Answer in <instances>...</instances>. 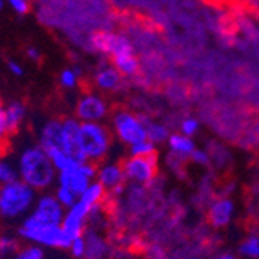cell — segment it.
<instances>
[{
  "label": "cell",
  "instance_id": "cell-21",
  "mask_svg": "<svg viewBox=\"0 0 259 259\" xmlns=\"http://www.w3.org/2000/svg\"><path fill=\"white\" fill-rule=\"evenodd\" d=\"M147 123V139L151 141L154 145H160V144H167L168 138H170V132L167 125L151 120V119H145Z\"/></svg>",
  "mask_w": 259,
  "mask_h": 259
},
{
  "label": "cell",
  "instance_id": "cell-11",
  "mask_svg": "<svg viewBox=\"0 0 259 259\" xmlns=\"http://www.w3.org/2000/svg\"><path fill=\"white\" fill-rule=\"evenodd\" d=\"M93 207H90L87 202L79 199L73 207L67 208L62 221V229L67 233V236L73 241L74 238H79L85 233L88 229V218Z\"/></svg>",
  "mask_w": 259,
  "mask_h": 259
},
{
  "label": "cell",
  "instance_id": "cell-15",
  "mask_svg": "<svg viewBox=\"0 0 259 259\" xmlns=\"http://www.w3.org/2000/svg\"><path fill=\"white\" fill-rule=\"evenodd\" d=\"M83 239L87 244L85 259H110L113 256L111 244L104 236L102 230L88 227L83 233Z\"/></svg>",
  "mask_w": 259,
  "mask_h": 259
},
{
  "label": "cell",
  "instance_id": "cell-37",
  "mask_svg": "<svg viewBox=\"0 0 259 259\" xmlns=\"http://www.w3.org/2000/svg\"><path fill=\"white\" fill-rule=\"evenodd\" d=\"M5 0H0V13H2V10H4V7H5Z\"/></svg>",
  "mask_w": 259,
  "mask_h": 259
},
{
  "label": "cell",
  "instance_id": "cell-6",
  "mask_svg": "<svg viewBox=\"0 0 259 259\" xmlns=\"http://www.w3.org/2000/svg\"><path fill=\"white\" fill-rule=\"evenodd\" d=\"M97 175V164L88 160H80L73 167L59 171L56 185H62L65 188L71 190L77 198L87 191V188L96 181Z\"/></svg>",
  "mask_w": 259,
  "mask_h": 259
},
{
  "label": "cell",
  "instance_id": "cell-17",
  "mask_svg": "<svg viewBox=\"0 0 259 259\" xmlns=\"http://www.w3.org/2000/svg\"><path fill=\"white\" fill-rule=\"evenodd\" d=\"M45 151L60 148L62 142V119L53 117L44 122V125L39 128L37 141H36Z\"/></svg>",
  "mask_w": 259,
  "mask_h": 259
},
{
  "label": "cell",
  "instance_id": "cell-14",
  "mask_svg": "<svg viewBox=\"0 0 259 259\" xmlns=\"http://www.w3.org/2000/svg\"><path fill=\"white\" fill-rule=\"evenodd\" d=\"M91 80L99 93H114L122 87L123 77L111 63H102L94 70Z\"/></svg>",
  "mask_w": 259,
  "mask_h": 259
},
{
  "label": "cell",
  "instance_id": "cell-7",
  "mask_svg": "<svg viewBox=\"0 0 259 259\" xmlns=\"http://www.w3.org/2000/svg\"><path fill=\"white\" fill-rule=\"evenodd\" d=\"M110 113V104L99 91L82 93L74 105V117L79 122H105Z\"/></svg>",
  "mask_w": 259,
  "mask_h": 259
},
{
  "label": "cell",
  "instance_id": "cell-22",
  "mask_svg": "<svg viewBox=\"0 0 259 259\" xmlns=\"http://www.w3.org/2000/svg\"><path fill=\"white\" fill-rule=\"evenodd\" d=\"M107 198H108V194H107L105 188H104L99 182H97V181H94V182L87 188V191L82 194V196H80L79 199H82L83 202H87L90 207H96V205L105 204Z\"/></svg>",
  "mask_w": 259,
  "mask_h": 259
},
{
  "label": "cell",
  "instance_id": "cell-34",
  "mask_svg": "<svg viewBox=\"0 0 259 259\" xmlns=\"http://www.w3.org/2000/svg\"><path fill=\"white\" fill-rule=\"evenodd\" d=\"M8 71L16 76V77H22L25 74V70L22 67V63L17 60H8Z\"/></svg>",
  "mask_w": 259,
  "mask_h": 259
},
{
  "label": "cell",
  "instance_id": "cell-35",
  "mask_svg": "<svg viewBox=\"0 0 259 259\" xmlns=\"http://www.w3.org/2000/svg\"><path fill=\"white\" fill-rule=\"evenodd\" d=\"M26 57H28L29 60H32V62H40L42 53H40V50L36 48V47H29V48L26 50Z\"/></svg>",
  "mask_w": 259,
  "mask_h": 259
},
{
  "label": "cell",
  "instance_id": "cell-40",
  "mask_svg": "<svg viewBox=\"0 0 259 259\" xmlns=\"http://www.w3.org/2000/svg\"><path fill=\"white\" fill-rule=\"evenodd\" d=\"M0 151H4V148H0Z\"/></svg>",
  "mask_w": 259,
  "mask_h": 259
},
{
  "label": "cell",
  "instance_id": "cell-12",
  "mask_svg": "<svg viewBox=\"0 0 259 259\" xmlns=\"http://www.w3.org/2000/svg\"><path fill=\"white\" fill-rule=\"evenodd\" d=\"M108 59L111 60L113 67L122 74V77H135L139 73V59L133 44L126 37L122 39V42Z\"/></svg>",
  "mask_w": 259,
  "mask_h": 259
},
{
  "label": "cell",
  "instance_id": "cell-1",
  "mask_svg": "<svg viewBox=\"0 0 259 259\" xmlns=\"http://www.w3.org/2000/svg\"><path fill=\"white\" fill-rule=\"evenodd\" d=\"M14 159L20 181L37 193L53 191L57 181V170L50 160L48 153L37 142L25 144Z\"/></svg>",
  "mask_w": 259,
  "mask_h": 259
},
{
  "label": "cell",
  "instance_id": "cell-20",
  "mask_svg": "<svg viewBox=\"0 0 259 259\" xmlns=\"http://www.w3.org/2000/svg\"><path fill=\"white\" fill-rule=\"evenodd\" d=\"M19 179L16 159L0 151V185H7Z\"/></svg>",
  "mask_w": 259,
  "mask_h": 259
},
{
  "label": "cell",
  "instance_id": "cell-28",
  "mask_svg": "<svg viewBox=\"0 0 259 259\" xmlns=\"http://www.w3.org/2000/svg\"><path fill=\"white\" fill-rule=\"evenodd\" d=\"M53 193H54V196L57 198V201H59L65 208L73 207V205L79 201V198L76 196V194H74L71 190L65 188V187H62V185H56V187L53 188Z\"/></svg>",
  "mask_w": 259,
  "mask_h": 259
},
{
  "label": "cell",
  "instance_id": "cell-9",
  "mask_svg": "<svg viewBox=\"0 0 259 259\" xmlns=\"http://www.w3.org/2000/svg\"><path fill=\"white\" fill-rule=\"evenodd\" d=\"M96 181L105 188L108 196L119 198L120 194H123V187L126 182L122 162L107 159L101 162V164H97Z\"/></svg>",
  "mask_w": 259,
  "mask_h": 259
},
{
  "label": "cell",
  "instance_id": "cell-5",
  "mask_svg": "<svg viewBox=\"0 0 259 259\" xmlns=\"http://www.w3.org/2000/svg\"><path fill=\"white\" fill-rule=\"evenodd\" d=\"M111 133L120 144L132 147L147 139L145 117L128 110H117L111 116Z\"/></svg>",
  "mask_w": 259,
  "mask_h": 259
},
{
  "label": "cell",
  "instance_id": "cell-25",
  "mask_svg": "<svg viewBox=\"0 0 259 259\" xmlns=\"http://www.w3.org/2000/svg\"><path fill=\"white\" fill-rule=\"evenodd\" d=\"M22 241L17 236V233H10V232H2L0 233V251H2L7 257L13 256L20 247Z\"/></svg>",
  "mask_w": 259,
  "mask_h": 259
},
{
  "label": "cell",
  "instance_id": "cell-16",
  "mask_svg": "<svg viewBox=\"0 0 259 259\" xmlns=\"http://www.w3.org/2000/svg\"><path fill=\"white\" fill-rule=\"evenodd\" d=\"M79 130H80V122L73 116V117H63L62 119V142L60 148L71 154L73 157L82 160L80 151H79Z\"/></svg>",
  "mask_w": 259,
  "mask_h": 259
},
{
  "label": "cell",
  "instance_id": "cell-38",
  "mask_svg": "<svg viewBox=\"0 0 259 259\" xmlns=\"http://www.w3.org/2000/svg\"><path fill=\"white\" fill-rule=\"evenodd\" d=\"M0 259H8V257H7V256H5V254L2 253V251H0Z\"/></svg>",
  "mask_w": 259,
  "mask_h": 259
},
{
  "label": "cell",
  "instance_id": "cell-41",
  "mask_svg": "<svg viewBox=\"0 0 259 259\" xmlns=\"http://www.w3.org/2000/svg\"><path fill=\"white\" fill-rule=\"evenodd\" d=\"M28 2H31V0H28Z\"/></svg>",
  "mask_w": 259,
  "mask_h": 259
},
{
  "label": "cell",
  "instance_id": "cell-24",
  "mask_svg": "<svg viewBox=\"0 0 259 259\" xmlns=\"http://www.w3.org/2000/svg\"><path fill=\"white\" fill-rule=\"evenodd\" d=\"M238 253L245 259H259V235L244 238L238 247Z\"/></svg>",
  "mask_w": 259,
  "mask_h": 259
},
{
  "label": "cell",
  "instance_id": "cell-26",
  "mask_svg": "<svg viewBox=\"0 0 259 259\" xmlns=\"http://www.w3.org/2000/svg\"><path fill=\"white\" fill-rule=\"evenodd\" d=\"M8 259H47V251L32 244H22V247Z\"/></svg>",
  "mask_w": 259,
  "mask_h": 259
},
{
  "label": "cell",
  "instance_id": "cell-36",
  "mask_svg": "<svg viewBox=\"0 0 259 259\" xmlns=\"http://www.w3.org/2000/svg\"><path fill=\"white\" fill-rule=\"evenodd\" d=\"M214 259H239L235 253H230V251H224L221 254H218Z\"/></svg>",
  "mask_w": 259,
  "mask_h": 259
},
{
  "label": "cell",
  "instance_id": "cell-31",
  "mask_svg": "<svg viewBox=\"0 0 259 259\" xmlns=\"http://www.w3.org/2000/svg\"><path fill=\"white\" fill-rule=\"evenodd\" d=\"M190 160L193 164H196L198 167H210L211 165V157H210V153L207 150H202V148H196L194 153L191 154Z\"/></svg>",
  "mask_w": 259,
  "mask_h": 259
},
{
  "label": "cell",
  "instance_id": "cell-3",
  "mask_svg": "<svg viewBox=\"0 0 259 259\" xmlns=\"http://www.w3.org/2000/svg\"><path fill=\"white\" fill-rule=\"evenodd\" d=\"M16 233L23 244H32L45 250H68L71 244L62 225L40 222L29 214L17 225Z\"/></svg>",
  "mask_w": 259,
  "mask_h": 259
},
{
  "label": "cell",
  "instance_id": "cell-27",
  "mask_svg": "<svg viewBox=\"0 0 259 259\" xmlns=\"http://www.w3.org/2000/svg\"><path fill=\"white\" fill-rule=\"evenodd\" d=\"M157 154V145H154L151 141L144 139L132 147H128V156H138V157H148Z\"/></svg>",
  "mask_w": 259,
  "mask_h": 259
},
{
  "label": "cell",
  "instance_id": "cell-30",
  "mask_svg": "<svg viewBox=\"0 0 259 259\" xmlns=\"http://www.w3.org/2000/svg\"><path fill=\"white\" fill-rule=\"evenodd\" d=\"M68 251L70 254L74 257V259H85V253H87V244H85V239H83V235L79 236V238H74L68 247Z\"/></svg>",
  "mask_w": 259,
  "mask_h": 259
},
{
  "label": "cell",
  "instance_id": "cell-2",
  "mask_svg": "<svg viewBox=\"0 0 259 259\" xmlns=\"http://www.w3.org/2000/svg\"><path fill=\"white\" fill-rule=\"evenodd\" d=\"M37 196L39 193L20 179L0 185V221L20 224L32 211Z\"/></svg>",
  "mask_w": 259,
  "mask_h": 259
},
{
  "label": "cell",
  "instance_id": "cell-23",
  "mask_svg": "<svg viewBox=\"0 0 259 259\" xmlns=\"http://www.w3.org/2000/svg\"><path fill=\"white\" fill-rule=\"evenodd\" d=\"M82 79V70L79 67H70V68H63L59 73V85L60 88L67 90V91H74Z\"/></svg>",
  "mask_w": 259,
  "mask_h": 259
},
{
  "label": "cell",
  "instance_id": "cell-39",
  "mask_svg": "<svg viewBox=\"0 0 259 259\" xmlns=\"http://www.w3.org/2000/svg\"><path fill=\"white\" fill-rule=\"evenodd\" d=\"M257 170H259V157H257Z\"/></svg>",
  "mask_w": 259,
  "mask_h": 259
},
{
  "label": "cell",
  "instance_id": "cell-13",
  "mask_svg": "<svg viewBox=\"0 0 259 259\" xmlns=\"http://www.w3.org/2000/svg\"><path fill=\"white\" fill-rule=\"evenodd\" d=\"M236 213V204L230 196L214 198L207 208V221L216 230L225 229L230 225Z\"/></svg>",
  "mask_w": 259,
  "mask_h": 259
},
{
  "label": "cell",
  "instance_id": "cell-32",
  "mask_svg": "<svg viewBox=\"0 0 259 259\" xmlns=\"http://www.w3.org/2000/svg\"><path fill=\"white\" fill-rule=\"evenodd\" d=\"M10 132L7 126V120H5V104L0 99V148H4L8 138H10Z\"/></svg>",
  "mask_w": 259,
  "mask_h": 259
},
{
  "label": "cell",
  "instance_id": "cell-19",
  "mask_svg": "<svg viewBox=\"0 0 259 259\" xmlns=\"http://www.w3.org/2000/svg\"><path fill=\"white\" fill-rule=\"evenodd\" d=\"M28 114V108L22 101H11L5 105V120L10 135L19 132Z\"/></svg>",
  "mask_w": 259,
  "mask_h": 259
},
{
  "label": "cell",
  "instance_id": "cell-10",
  "mask_svg": "<svg viewBox=\"0 0 259 259\" xmlns=\"http://www.w3.org/2000/svg\"><path fill=\"white\" fill-rule=\"evenodd\" d=\"M65 211H67V208L57 201L53 191H44V193H39L37 201L34 207H32V211L29 213V216H32L40 222L62 225Z\"/></svg>",
  "mask_w": 259,
  "mask_h": 259
},
{
  "label": "cell",
  "instance_id": "cell-33",
  "mask_svg": "<svg viewBox=\"0 0 259 259\" xmlns=\"http://www.w3.org/2000/svg\"><path fill=\"white\" fill-rule=\"evenodd\" d=\"M5 2L10 5V8L19 14V16H25L29 13V7H31V2H28V0H5Z\"/></svg>",
  "mask_w": 259,
  "mask_h": 259
},
{
  "label": "cell",
  "instance_id": "cell-18",
  "mask_svg": "<svg viewBox=\"0 0 259 259\" xmlns=\"http://www.w3.org/2000/svg\"><path fill=\"white\" fill-rule=\"evenodd\" d=\"M167 147H168L170 154H173L179 159H184V160H190L191 154L198 148L193 138L185 136L182 133H171L167 141Z\"/></svg>",
  "mask_w": 259,
  "mask_h": 259
},
{
  "label": "cell",
  "instance_id": "cell-29",
  "mask_svg": "<svg viewBox=\"0 0 259 259\" xmlns=\"http://www.w3.org/2000/svg\"><path fill=\"white\" fill-rule=\"evenodd\" d=\"M199 128H201V123H199V120L196 117H184L181 120V125H179V130H181L179 133L193 138L199 132Z\"/></svg>",
  "mask_w": 259,
  "mask_h": 259
},
{
  "label": "cell",
  "instance_id": "cell-4",
  "mask_svg": "<svg viewBox=\"0 0 259 259\" xmlns=\"http://www.w3.org/2000/svg\"><path fill=\"white\" fill-rule=\"evenodd\" d=\"M113 133L105 122H80L79 151L82 160L101 164L113 150Z\"/></svg>",
  "mask_w": 259,
  "mask_h": 259
},
{
  "label": "cell",
  "instance_id": "cell-8",
  "mask_svg": "<svg viewBox=\"0 0 259 259\" xmlns=\"http://www.w3.org/2000/svg\"><path fill=\"white\" fill-rule=\"evenodd\" d=\"M122 167L126 182L133 185H150L156 179L159 171L157 154L148 157L128 156L122 162Z\"/></svg>",
  "mask_w": 259,
  "mask_h": 259
}]
</instances>
